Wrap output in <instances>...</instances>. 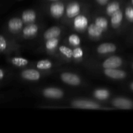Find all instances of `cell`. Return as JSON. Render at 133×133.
Masks as SVG:
<instances>
[{"instance_id":"1","label":"cell","mask_w":133,"mask_h":133,"mask_svg":"<svg viewBox=\"0 0 133 133\" xmlns=\"http://www.w3.org/2000/svg\"><path fill=\"white\" fill-rule=\"evenodd\" d=\"M73 107L78 109H97L99 105L96 103L88 100H75L71 103Z\"/></svg>"},{"instance_id":"2","label":"cell","mask_w":133,"mask_h":133,"mask_svg":"<svg viewBox=\"0 0 133 133\" xmlns=\"http://www.w3.org/2000/svg\"><path fill=\"white\" fill-rule=\"evenodd\" d=\"M122 60L120 57L112 56L105 60L103 63V67L105 69H114L121 66Z\"/></svg>"},{"instance_id":"3","label":"cell","mask_w":133,"mask_h":133,"mask_svg":"<svg viewBox=\"0 0 133 133\" xmlns=\"http://www.w3.org/2000/svg\"><path fill=\"white\" fill-rule=\"evenodd\" d=\"M61 78L62 81L70 85L77 86L81 83L80 78L71 73H63L61 74Z\"/></svg>"},{"instance_id":"4","label":"cell","mask_w":133,"mask_h":133,"mask_svg":"<svg viewBox=\"0 0 133 133\" xmlns=\"http://www.w3.org/2000/svg\"><path fill=\"white\" fill-rule=\"evenodd\" d=\"M112 105L115 107L121 109H131L133 107V102L132 101L122 97L114 99L112 101Z\"/></svg>"},{"instance_id":"5","label":"cell","mask_w":133,"mask_h":133,"mask_svg":"<svg viewBox=\"0 0 133 133\" xmlns=\"http://www.w3.org/2000/svg\"><path fill=\"white\" fill-rule=\"evenodd\" d=\"M104 74L109 77L114 79H121L125 77L126 74L122 70L114 69H105Z\"/></svg>"},{"instance_id":"6","label":"cell","mask_w":133,"mask_h":133,"mask_svg":"<svg viewBox=\"0 0 133 133\" xmlns=\"http://www.w3.org/2000/svg\"><path fill=\"white\" fill-rule=\"evenodd\" d=\"M64 12V6L61 3H55L50 6V12L53 17L58 18L62 16Z\"/></svg>"},{"instance_id":"7","label":"cell","mask_w":133,"mask_h":133,"mask_svg":"<svg viewBox=\"0 0 133 133\" xmlns=\"http://www.w3.org/2000/svg\"><path fill=\"white\" fill-rule=\"evenodd\" d=\"M44 96L48 98L59 99L63 96V92L61 90L56 88H46L43 92Z\"/></svg>"},{"instance_id":"8","label":"cell","mask_w":133,"mask_h":133,"mask_svg":"<svg viewBox=\"0 0 133 133\" xmlns=\"http://www.w3.org/2000/svg\"><path fill=\"white\" fill-rule=\"evenodd\" d=\"M88 19L83 15H77L74 21V27L77 30H84L88 26Z\"/></svg>"},{"instance_id":"9","label":"cell","mask_w":133,"mask_h":133,"mask_svg":"<svg viewBox=\"0 0 133 133\" xmlns=\"http://www.w3.org/2000/svg\"><path fill=\"white\" fill-rule=\"evenodd\" d=\"M23 20L18 18H14L10 19L8 23V27L12 32H17L19 31L23 27Z\"/></svg>"},{"instance_id":"10","label":"cell","mask_w":133,"mask_h":133,"mask_svg":"<svg viewBox=\"0 0 133 133\" xmlns=\"http://www.w3.org/2000/svg\"><path fill=\"white\" fill-rule=\"evenodd\" d=\"M22 76L27 80L37 81L40 79V74L36 70L29 69V70H24L22 73Z\"/></svg>"},{"instance_id":"11","label":"cell","mask_w":133,"mask_h":133,"mask_svg":"<svg viewBox=\"0 0 133 133\" xmlns=\"http://www.w3.org/2000/svg\"><path fill=\"white\" fill-rule=\"evenodd\" d=\"M116 50V46L112 43H104L99 45L97 48V51L100 54H107L112 53Z\"/></svg>"},{"instance_id":"12","label":"cell","mask_w":133,"mask_h":133,"mask_svg":"<svg viewBox=\"0 0 133 133\" xmlns=\"http://www.w3.org/2000/svg\"><path fill=\"white\" fill-rule=\"evenodd\" d=\"M80 5L77 3H72L68 6L66 9V14L69 18H74L79 15L80 12Z\"/></svg>"},{"instance_id":"13","label":"cell","mask_w":133,"mask_h":133,"mask_svg":"<svg viewBox=\"0 0 133 133\" xmlns=\"http://www.w3.org/2000/svg\"><path fill=\"white\" fill-rule=\"evenodd\" d=\"M61 29L58 27H52L48 29L45 32H44V36L45 39L49 40V39L54 38L58 36L61 34Z\"/></svg>"},{"instance_id":"14","label":"cell","mask_w":133,"mask_h":133,"mask_svg":"<svg viewBox=\"0 0 133 133\" xmlns=\"http://www.w3.org/2000/svg\"><path fill=\"white\" fill-rule=\"evenodd\" d=\"M36 13L32 10H25L22 14V20L25 23H30L33 22L36 19Z\"/></svg>"},{"instance_id":"15","label":"cell","mask_w":133,"mask_h":133,"mask_svg":"<svg viewBox=\"0 0 133 133\" xmlns=\"http://www.w3.org/2000/svg\"><path fill=\"white\" fill-rule=\"evenodd\" d=\"M103 30L99 27L96 23H92L90 25L88 29V32L90 36L94 38H98L102 34Z\"/></svg>"},{"instance_id":"16","label":"cell","mask_w":133,"mask_h":133,"mask_svg":"<svg viewBox=\"0 0 133 133\" xmlns=\"http://www.w3.org/2000/svg\"><path fill=\"white\" fill-rule=\"evenodd\" d=\"M38 26L35 24H29L23 30V35L25 36H31L36 35L38 32Z\"/></svg>"},{"instance_id":"17","label":"cell","mask_w":133,"mask_h":133,"mask_svg":"<svg viewBox=\"0 0 133 133\" xmlns=\"http://www.w3.org/2000/svg\"><path fill=\"white\" fill-rule=\"evenodd\" d=\"M122 19H123V13L119 10L112 15L111 23L113 26L116 27L120 24Z\"/></svg>"},{"instance_id":"18","label":"cell","mask_w":133,"mask_h":133,"mask_svg":"<svg viewBox=\"0 0 133 133\" xmlns=\"http://www.w3.org/2000/svg\"><path fill=\"white\" fill-rule=\"evenodd\" d=\"M94 96L100 100H105L110 96V93L108 90L105 89H98L94 92Z\"/></svg>"},{"instance_id":"19","label":"cell","mask_w":133,"mask_h":133,"mask_svg":"<svg viewBox=\"0 0 133 133\" xmlns=\"http://www.w3.org/2000/svg\"><path fill=\"white\" fill-rule=\"evenodd\" d=\"M119 10V5L117 2H113L109 4L107 8V12L109 15L112 16L114 13Z\"/></svg>"},{"instance_id":"20","label":"cell","mask_w":133,"mask_h":133,"mask_svg":"<svg viewBox=\"0 0 133 133\" xmlns=\"http://www.w3.org/2000/svg\"><path fill=\"white\" fill-rule=\"evenodd\" d=\"M58 44V40L57 38L49 39L45 43V48L48 50H54Z\"/></svg>"},{"instance_id":"21","label":"cell","mask_w":133,"mask_h":133,"mask_svg":"<svg viewBox=\"0 0 133 133\" xmlns=\"http://www.w3.org/2000/svg\"><path fill=\"white\" fill-rule=\"evenodd\" d=\"M11 62L14 66L21 67V66H24L28 64V61L25 58H21V57H14L12 58Z\"/></svg>"},{"instance_id":"22","label":"cell","mask_w":133,"mask_h":133,"mask_svg":"<svg viewBox=\"0 0 133 133\" xmlns=\"http://www.w3.org/2000/svg\"><path fill=\"white\" fill-rule=\"evenodd\" d=\"M52 66V63L48 60H42L36 64V67L40 70H48Z\"/></svg>"},{"instance_id":"23","label":"cell","mask_w":133,"mask_h":133,"mask_svg":"<svg viewBox=\"0 0 133 133\" xmlns=\"http://www.w3.org/2000/svg\"><path fill=\"white\" fill-rule=\"evenodd\" d=\"M95 23H96L99 27L102 29L103 30L106 29L108 27L107 19L105 18H103V17H99V18H97V19H96Z\"/></svg>"},{"instance_id":"24","label":"cell","mask_w":133,"mask_h":133,"mask_svg":"<svg viewBox=\"0 0 133 133\" xmlns=\"http://www.w3.org/2000/svg\"><path fill=\"white\" fill-rule=\"evenodd\" d=\"M68 41L69 43H70L71 45L77 46V45H79V44H80L81 39L77 35H75V34H74V35H71L69 36Z\"/></svg>"},{"instance_id":"25","label":"cell","mask_w":133,"mask_h":133,"mask_svg":"<svg viewBox=\"0 0 133 133\" xmlns=\"http://www.w3.org/2000/svg\"><path fill=\"white\" fill-rule=\"evenodd\" d=\"M59 51H61V53H62L64 55H65L68 58L73 57V51L68 47L62 45L59 48Z\"/></svg>"},{"instance_id":"26","label":"cell","mask_w":133,"mask_h":133,"mask_svg":"<svg viewBox=\"0 0 133 133\" xmlns=\"http://www.w3.org/2000/svg\"><path fill=\"white\" fill-rule=\"evenodd\" d=\"M83 51L81 48H75V49L73 51V57H74L75 58H80L83 57Z\"/></svg>"},{"instance_id":"27","label":"cell","mask_w":133,"mask_h":133,"mask_svg":"<svg viewBox=\"0 0 133 133\" xmlns=\"http://www.w3.org/2000/svg\"><path fill=\"white\" fill-rule=\"evenodd\" d=\"M6 47H7V43H6V39L3 36L0 35V51H5Z\"/></svg>"},{"instance_id":"28","label":"cell","mask_w":133,"mask_h":133,"mask_svg":"<svg viewBox=\"0 0 133 133\" xmlns=\"http://www.w3.org/2000/svg\"><path fill=\"white\" fill-rule=\"evenodd\" d=\"M125 16L127 19L131 22H133V8L129 6L125 10Z\"/></svg>"},{"instance_id":"29","label":"cell","mask_w":133,"mask_h":133,"mask_svg":"<svg viewBox=\"0 0 133 133\" xmlns=\"http://www.w3.org/2000/svg\"><path fill=\"white\" fill-rule=\"evenodd\" d=\"M108 1H109V0H97V1L98 2V3H99L100 5H105L106 3H107Z\"/></svg>"},{"instance_id":"30","label":"cell","mask_w":133,"mask_h":133,"mask_svg":"<svg viewBox=\"0 0 133 133\" xmlns=\"http://www.w3.org/2000/svg\"><path fill=\"white\" fill-rule=\"evenodd\" d=\"M4 77V72L2 70L0 69V80Z\"/></svg>"},{"instance_id":"31","label":"cell","mask_w":133,"mask_h":133,"mask_svg":"<svg viewBox=\"0 0 133 133\" xmlns=\"http://www.w3.org/2000/svg\"><path fill=\"white\" fill-rule=\"evenodd\" d=\"M131 88L133 90V83H132V84H131Z\"/></svg>"},{"instance_id":"32","label":"cell","mask_w":133,"mask_h":133,"mask_svg":"<svg viewBox=\"0 0 133 133\" xmlns=\"http://www.w3.org/2000/svg\"><path fill=\"white\" fill-rule=\"evenodd\" d=\"M51 1H57V0H51Z\"/></svg>"},{"instance_id":"33","label":"cell","mask_w":133,"mask_h":133,"mask_svg":"<svg viewBox=\"0 0 133 133\" xmlns=\"http://www.w3.org/2000/svg\"><path fill=\"white\" fill-rule=\"evenodd\" d=\"M132 4H133V0H132Z\"/></svg>"}]
</instances>
